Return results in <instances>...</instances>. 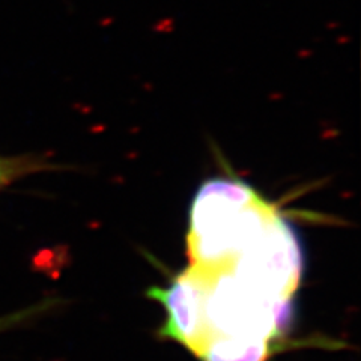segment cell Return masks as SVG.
Returning <instances> with one entry per match:
<instances>
[{"label": "cell", "instance_id": "6da1fadb", "mask_svg": "<svg viewBox=\"0 0 361 361\" xmlns=\"http://www.w3.org/2000/svg\"><path fill=\"white\" fill-rule=\"evenodd\" d=\"M187 271L205 290L203 316L209 341L216 336H235L271 342L289 330L295 313L293 298L267 300L226 269L188 265Z\"/></svg>", "mask_w": 361, "mask_h": 361}, {"label": "cell", "instance_id": "7a4b0ae2", "mask_svg": "<svg viewBox=\"0 0 361 361\" xmlns=\"http://www.w3.org/2000/svg\"><path fill=\"white\" fill-rule=\"evenodd\" d=\"M149 297L160 301L167 313L161 334L183 343L199 357L209 341L203 316V286L185 269L169 286L152 288Z\"/></svg>", "mask_w": 361, "mask_h": 361}, {"label": "cell", "instance_id": "3957f363", "mask_svg": "<svg viewBox=\"0 0 361 361\" xmlns=\"http://www.w3.org/2000/svg\"><path fill=\"white\" fill-rule=\"evenodd\" d=\"M271 354V343L259 337L216 336L203 348L202 361H265Z\"/></svg>", "mask_w": 361, "mask_h": 361}, {"label": "cell", "instance_id": "277c9868", "mask_svg": "<svg viewBox=\"0 0 361 361\" xmlns=\"http://www.w3.org/2000/svg\"><path fill=\"white\" fill-rule=\"evenodd\" d=\"M47 161L35 155H0V193L16 180L47 171Z\"/></svg>", "mask_w": 361, "mask_h": 361}, {"label": "cell", "instance_id": "5b68a950", "mask_svg": "<svg viewBox=\"0 0 361 361\" xmlns=\"http://www.w3.org/2000/svg\"><path fill=\"white\" fill-rule=\"evenodd\" d=\"M32 313H33V310H25V312H18V313H13V314L0 316V333L14 329L16 325L27 319Z\"/></svg>", "mask_w": 361, "mask_h": 361}]
</instances>
